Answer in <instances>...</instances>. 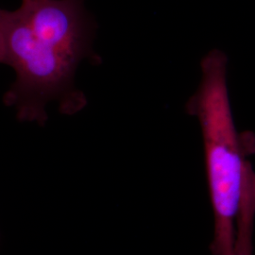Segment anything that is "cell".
<instances>
[{"label":"cell","mask_w":255,"mask_h":255,"mask_svg":"<svg viewBox=\"0 0 255 255\" xmlns=\"http://www.w3.org/2000/svg\"><path fill=\"white\" fill-rule=\"evenodd\" d=\"M4 9L0 8V64H6V47L4 35Z\"/></svg>","instance_id":"cell-5"},{"label":"cell","mask_w":255,"mask_h":255,"mask_svg":"<svg viewBox=\"0 0 255 255\" xmlns=\"http://www.w3.org/2000/svg\"><path fill=\"white\" fill-rule=\"evenodd\" d=\"M255 220V178L245 183L236 222V239L232 255H253Z\"/></svg>","instance_id":"cell-4"},{"label":"cell","mask_w":255,"mask_h":255,"mask_svg":"<svg viewBox=\"0 0 255 255\" xmlns=\"http://www.w3.org/2000/svg\"><path fill=\"white\" fill-rule=\"evenodd\" d=\"M19 9L38 39L78 63L90 55L91 26L83 0H22Z\"/></svg>","instance_id":"cell-3"},{"label":"cell","mask_w":255,"mask_h":255,"mask_svg":"<svg viewBox=\"0 0 255 255\" xmlns=\"http://www.w3.org/2000/svg\"><path fill=\"white\" fill-rule=\"evenodd\" d=\"M228 59L213 49L201 63V81L187 102L200 122L210 199L214 213V255H232L243 187L254 170L248 159L255 153V135L239 133L234 122L227 86Z\"/></svg>","instance_id":"cell-1"},{"label":"cell","mask_w":255,"mask_h":255,"mask_svg":"<svg viewBox=\"0 0 255 255\" xmlns=\"http://www.w3.org/2000/svg\"><path fill=\"white\" fill-rule=\"evenodd\" d=\"M3 22L6 64L15 72L5 102L16 108L20 120L43 124L49 101L66 103L80 63L38 39L19 8L4 9Z\"/></svg>","instance_id":"cell-2"}]
</instances>
